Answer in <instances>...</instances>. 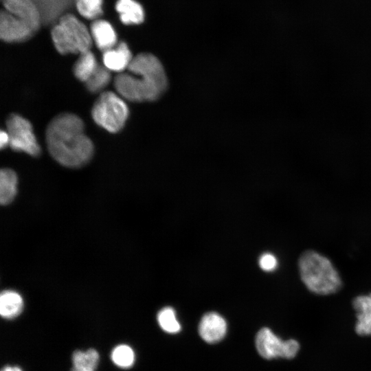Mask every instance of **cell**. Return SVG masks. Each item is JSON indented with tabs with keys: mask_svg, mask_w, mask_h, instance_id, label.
<instances>
[{
	"mask_svg": "<svg viewBox=\"0 0 371 371\" xmlns=\"http://www.w3.org/2000/svg\"><path fill=\"white\" fill-rule=\"evenodd\" d=\"M103 0H76L79 14L88 19H94L102 13Z\"/></svg>",
	"mask_w": 371,
	"mask_h": 371,
	"instance_id": "cell-22",
	"label": "cell"
},
{
	"mask_svg": "<svg viewBox=\"0 0 371 371\" xmlns=\"http://www.w3.org/2000/svg\"><path fill=\"white\" fill-rule=\"evenodd\" d=\"M71 371H95L93 370L85 369V368H76L72 367Z\"/></svg>",
	"mask_w": 371,
	"mask_h": 371,
	"instance_id": "cell-26",
	"label": "cell"
},
{
	"mask_svg": "<svg viewBox=\"0 0 371 371\" xmlns=\"http://www.w3.org/2000/svg\"><path fill=\"white\" fill-rule=\"evenodd\" d=\"M17 176L14 171L3 168L0 172V202L2 205L10 203L17 192Z\"/></svg>",
	"mask_w": 371,
	"mask_h": 371,
	"instance_id": "cell-16",
	"label": "cell"
},
{
	"mask_svg": "<svg viewBox=\"0 0 371 371\" xmlns=\"http://www.w3.org/2000/svg\"><path fill=\"white\" fill-rule=\"evenodd\" d=\"M23 300L21 295L14 291L6 290L0 295V314L5 319L17 317L23 311Z\"/></svg>",
	"mask_w": 371,
	"mask_h": 371,
	"instance_id": "cell-15",
	"label": "cell"
},
{
	"mask_svg": "<svg viewBox=\"0 0 371 371\" xmlns=\"http://www.w3.org/2000/svg\"><path fill=\"white\" fill-rule=\"evenodd\" d=\"M36 30L26 21L7 10H1L0 37L8 43L23 42L29 39Z\"/></svg>",
	"mask_w": 371,
	"mask_h": 371,
	"instance_id": "cell-8",
	"label": "cell"
},
{
	"mask_svg": "<svg viewBox=\"0 0 371 371\" xmlns=\"http://www.w3.org/2000/svg\"><path fill=\"white\" fill-rule=\"evenodd\" d=\"M301 279L311 292L328 295L337 292L341 286L337 271L329 259L319 253L308 250L299 258Z\"/></svg>",
	"mask_w": 371,
	"mask_h": 371,
	"instance_id": "cell-3",
	"label": "cell"
},
{
	"mask_svg": "<svg viewBox=\"0 0 371 371\" xmlns=\"http://www.w3.org/2000/svg\"><path fill=\"white\" fill-rule=\"evenodd\" d=\"M227 332L225 319L215 312L205 314L199 324V333L205 342L215 344L221 341Z\"/></svg>",
	"mask_w": 371,
	"mask_h": 371,
	"instance_id": "cell-9",
	"label": "cell"
},
{
	"mask_svg": "<svg viewBox=\"0 0 371 371\" xmlns=\"http://www.w3.org/2000/svg\"><path fill=\"white\" fill-rule=\"evenodd\" d=\"M5 10L29 23L36 31L39 27V14L30 0H5Z\"/></svg>",
	"mask_w": 371,
	"mask_h": 371,
	"instance_id": "cell-13",
	"label": "cell"
},
{
	"mask_svg": "<svg viewBox=\"0 0 371 371\" xmlns=\"http://www.w3.org/2000/svg\"><path fill=\"white\" fill-rule=\"evenodd\" d=\"M115 10L121 22L125 25H137L144 20V8L135 0H117Z\"/></svg>",
	"mask_w": 371,
	"mask_h": 371,
	"instance_id": "cell-14",
	"label": "cell"
},
{
	"mask_svg": "<svg viewBox=\"0 0 371 371\" xmlns=\"http://www.w3.org/2000/svg\"><path fill=\"white\" fill-rule=\"evenodd\" d=\"M46 142L52 157L68 168L83 166L93 154V145L85 133L82 120L72 113H61L51 120Z\"/></svg>",
	"mask_w": 371,
	"mask_h": 371,
	"instance_id": "cell-1",
	"label": "cell"
},
{
	"mask_svg": "<svg viewBox=\"0 0 371 371\" xmlns=\"http://www.w3.org/2000/svg\"><path fill=\"white\" fill-rule=\"evenodd\" d=\"M10 146L15 151L23 152L37 157L41 150L33 132L31 123L17 114H12L6 121Z\"/></svg>",
	"mask_w": 371,
	"mask_h": 371,
	"instance_id": "cell-6",
	"label": "cell"
},
{
	"mask_svg": "<svg viewBox=\"0 0 371 371\" xmlns=\"http://www.w3.org/2000/svg\"><path fill=\"white\" fill-rule=\"evenodd\" d=\"M124 101L111 91L100 94L93 104L91 115L95 122L110 133H117L124 126L128 116Z\"/></svg>",
	"mask_w": 371,
	"mask_h": 371,
	"instance_id": "cell-5",
	"label": "cell"
},
{
	"mask_svg": "<svg viewBox=\"0 0 371 371\" xmlns=\"http://www.w3.org/2000/svg\"><path fill=\"white\" fill-rule=\"evenodd\" d=\"M157 322L161 328L168 333H177L181 330V325L177 319L175 310L169 306L161 308L157 315Z\"/></svg>",
	"mask_w": 371,
	"mask_h": 371,
	"instance_id": "cell-20",
	"label": "cell"
},
{
	"mask_svg": "<svg viewBox=\"0 0 371 371\" xmlns=\"http://www.w3.org/2000/svg\"><path fill=\"white\" fill-rule=\"evenodd\" d=\"M126 73L116 76L114 86L118 93L132 102L157 99L166 90L167 78L159 60L149 53L133 58Z\"/></svg>",
	"mask_w": 371,
	"mask_h": 371,
	"instance_id": "cell-2",
	"label": "cell"
},
{
	"mask_svg": "<svg viewBox=\"0 0 371 371\" xmlns=\"http://www.w3.org/2000/svg\"><path fill=\"white\" fill-rule=\"evenodd\" d=\"M1 371H23L20 367L17 366L7 365L2 368Z\"/></svg>",
	"mask_w": 371,
	"mask_h": 371,
	"instance_id": "cell-25",
	"label": "cell"
},
{
	"mask_svg": "<svg viewBox=\"0 0 371 371\" xmlns=\"http://www.w3.org/2000/svg\"><path fill=\"white\" fill-rule=\"evenodd\" d=\"M133 56L124 42L120 43L116 47L103 52L102 61L104 65L110 71L122 72L127 69Z\"/></svg>",
	"mask_w": 371,
	"mask_h": 371,
	"instance_id": "cell-10",
	"label": "cell"
},
{
	"mask_svg": "<svg viewBox=\"0 0 371 371\" xmlns=\"http://www.w3.org/2000/svg\"><path fill=\"white\" fill-rule=\"evenodd\" d=\"M52 39L61 54H82L90 50L92 37L86 25L71 14L62 16L51 31Z\"/></svg>",
	"mask_w": 371,
	"mask_h": 371,
	"instance_id": "cell-4",
	"label": "cell"
},
{
	"mask_svg": "<svg viewBox=\"0 0 371 371\" xmlns=\"http://www.w3.org/2000/svg\"><path fill=\"white\" fill-rule=\"evenodd\" d=\"M256 347L260 355L266 359L278 357L292 359L300 349L296 340L283 341L268 328H262L258 332Z\"/></svg>",
	"mask_w": 371,
	"mask_h": 371,
	"instance_id": "cell-7",
	"label": "cell"
},
{
	"mask_svg": "<svg viewBox=\"0 0 371 371\" xmlns=\"http://www.w3.org/2000/svg\"><path fill=\"white\" fill-rule=\"evenodd\" d=\"M111 80L110 70L105 66L98 65L91 77L85 82L87 89L96 93L102 90Z\"/></svg>",
	"mask_w": 371,
	"mask_h": 371,
	"instance_id": "cell-21",
	"label": "cell"
},
{
	"mask_svg": "<svg viewBox=\"0 0 371 371\" xmlns=\"http://www.w3.org/2000/svg\"><path fill=\"white\" fill-rule=\"evenodd\" d=\"M100 361L99 352L94 348L85 351L75 350L71 356L74 368L95 370Z\"/></svg>",
	"mask_w": 371,
	"mask_h": 371,
	"instance_id": "cell-18",
	"label": "cell"
},
{
	"mask_svg": "<svg viewBox=\"0 0 371 371\" xmlns=\"http://www.w3.org/2000/svg\"><path fill=\"white\" fill-rule=\"evenodd\" d=\"M111 359L117 367L128 369L135 361V354L130 346L124 344H118L111 350Z\"/></svg>",
	"mask_w": 371,
	"mask_h": 371,
	"instance_id": "cell-19",
	"label": "cell"
},
{
	"mask_svg": "<svg viewBox=\"0 0 371 371\" xmlns=\"http://www.w3.org/2000/svg\"><path fill=\"white\" fill-rule=\"evenodd\" d=\"M352 305L357 313V333L363 336L371 335V293L356 297Z\"/></svg>",
	"mask_w": 371,
	"mask_h": 371,
	"instance_id": "cell-12",
	"label": "cell"
},
{
	"mask_svg": "<svg viewBox=\"0 0 371 371\" xmlns=\"http://www.w3.org/2000/svg\"><path fill=\"white\" fill-rule=\"evenodd\" d=\"M10 144V137L7 131L1 130L0 133V147L1 149Z\"/></svg>",
	"mask_w": 371,
	"mask_h": 371,
	"instance_id": "cell-24",
	"label": "cell"
},
{
	"mask_svg": "<svg viewBox=\"0 0 371 371\" xmlns=\"http://www.w3.org/2000/svg\"><path fill=\"white\" fill-rule=\"evenodd\" d=\"M98 65L94 54L89 50L80 54L74 65L73 71L79 80L86 82L94 74Z\"/></svg>",
	"mask_w": 371,
	"mask_h": 371,
	"instance_id": "cell-17",
	"label": "cell"
},
{
	"mask_svg": "<svg viewBox=\"0 0 371 371\" xmlns=\"http://www.w3.org/2000/svg\"><path fill=\"white\" fill-rule=\"evenodd\" d=\"M259 265L262 270L271 271L277 267L278 260L274 255L265 253L260 257Z\"/></svg>",
	"mask_w": 371,
	"mask_h": 371,
	"instance_id": "cell-23",
	"label": "cell"
},
{
	"mask_svg": "<svg viewBox=\"0 0 371 371\" xmlns=\"http://www.w3.org/2000/svg\"><path fill=\"white\" fill-rule=\"evenodd\" d=\"M90 32L97 47L103 52L114 47L117 43L116 32L107 21L95 20L91 25Z\"/></svg>",
	"mask_w": 371,
	"mask_h": 371,
	"instance_id": "cell-11",
	"label": "cell"
}]
</instances>
